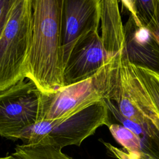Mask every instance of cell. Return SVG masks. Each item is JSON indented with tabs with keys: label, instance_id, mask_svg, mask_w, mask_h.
Returning <instances> with one entry per match:
<instances>
[{
	"label": "cell",
	"instance_id": "6da1fadb",
	"mask_svg": "<svg viewBox=\"0 0 159 159\" xmlns=\"http://www.w3.org/2000/svg\"><path fill=\"white\" fill-rule=\"evenodd\" d=\"M63 0H32V35L27 78L44 94L63 87Z\"/></svg>",
	"mask_w": 159,
	"mask_h": 159
},
{
	"label": "cell",
	"instance_id": "7a4b0ae2",
	"mask_svg": "<svg viewBox=\"0 0 159 159\" xmlns=\"http://www.w3.org/2000/svg\"><path fill=\"white\" fill-rule=\"evenodd\" d=\"M120 54L83 81L53 93L41 92L38 120L65 118L96 102L109 99L117 79Z\"/></svg>",
	"mask_w": 159,
	"mask_h": 159
},
{
	"label": "cell",
	"instance_id": "3957f363",
	"mask_svg": "<svg viewBox=\"0 0 159 159\" xmlns=\"http://www.w3.org/2000/svg\"><path fill=\"white\" fill-rule=\"evenodd\" d=\"M32 16V0L14 1L0 38V93L27 78Z\"/></svg>",
	"mask_w": 159,
	"mask_h": 159
},
{
	"label": "cell",
	"instance_id": "277c9868",
	"mask_svg": "<svg viewBox=\"0 0 159 159\" xmlns=\"http://www.w3.org/2000/svg\"><path fill=\"white\" fill-rule=\"evenodd\" d=\"M109 114L106 101H98L65 118L38 120L20 139L24 145L48 144L61 149L68 145L80 146L98 127L111 123Z\"/></svg>",
	"mask_w": 159,
	"mask_h": 159
},
{
	"label": "cell",
	"instance_id": "5b68a950",
	"mask_svg": "<svg viewBox=\"0 0 159 159\" xmlns=\"http://www.w3.org/2000/svg\"><path fill=\"white\" fill-rule=\"evenodd\" d=\"M108 100L125 119L137 124H152L159 130V114L134 71L124 48L120 54L116 81Z\"/></svg>",
	"mask_w": 159,
	"mask_h": 159
},
{
	"label": "cell",
	"instance_id": "8992f818",
	"mask_svg": "<svg viewBox=\"0 0 159 159\" xmlns=\"http://www.w3.org/2000/svg\"><path fill=\"white\" fill-rule=\"evenodd\" d=\"M41 91L29 80L0 93V136L16 140L38 120Z\"/></svg>",
	"mask_w": 159,
	"mask_h": 159
},
{
	"label": "cell",
	"instance_id": "52a82bcc",
	"mask_svg": "<svg viewBox=\"0 0 159 159\" xmlns=\"http://www.w3.org/2000/svg\"><path fill=\"white\" fill-rule=\"evenodd\" d=\"M101 0H63L61 36L64 66L76 42L98 30Z\"/></svg>",
	"mask_w": 159,
	"mask_h": 159
},
{
	"label": "cell",
	"instance_id": "ba28073f",
	"mask_svg": "<svg viewBox=\"0 0 159 159\" xmlns=\"http://www.w3.org/2000/svg\"><path fill=\"white\" fill-rule=\"evenodd\" d=\"M112 59L104 50L98 30L90 32L76 42L65 64L64 86L92 76Z\"/></svg>",
	"mask_w": 159,
	"mask_h": 159
},
{
	"label": "cell",
	"instance_id": "9c48e42d",
	"mask_svg": "<svg viewBox=\"0 0 159 159\" xmlns=\"http://www.w3.org/2000/svg\"><path fill=\"white\" fill-rule=\"evenodd\" d=\"M124 31V52L129 63L159 75V45L150 31L130 14Z\"/></svg>",
	"mask_w": 159,
	"mask_h": 159
},
{
	"label": "cell",
	"instance_id": "30bf717a",
	"mask_svg": "<svg viewBox=\"0 0 159 159\" xmlns=\"http://www.w3.org/2000/svg\"><path fill=\"white\" fill-rule=\"evenodd\" d=\"M101 39L104 50L112 59L124 48V31L118 1L101 0Z\"/></svg>",
	"mask_w": 159,
	"mask_h": 159
},
{
	"label": "cell",
	"instance_id": "8fae6325",
	"mask_svg": "<svg viewBox=\"0 0 159 159\" xmlns=\"http://www.w3.org/2000/svg\"><path fill=\"white\" fill-rule=\"evenodd\" d=\"M109 112L120 124L132 131L139 139L142 153L153 159H159V130L153 125L137 124L123 117L109 100H104Z\"/></svg>",
	"mask_w": 159,
	"mask_h": 159
},
{
	"label": "cell",
	"instance_id": "7c38bea8",
	"mask_svg": "<svg viewBox=\"0 0 159 159\" xmlns=\"http://www.w3.org/2000/svg\"><path fill=\"white\" fill-rule=\"evenodd\" d=\"M6 159H71L62 153L61 148L48 145H18L15 152L4 157Z\"/></svg>",
	"mask_w": 159,
	"mask_h": 159
},
{
	"label": "cell",
	"instance_id": "4fadbf2b",
	"mask_svg": "<svg viewBox=\"0 0 159 159\" xmlns=\"http://www.w3.org/2000/svg\"><path fill=\"white\" fill-rule=\"evenodd\" d=\"M120 2L122 7H124L129 12L135 22L146 28L154 16L157 0H129Z\"/></svg>",
	"mask_w": 159,
	"mask_h": 159
},
{
	"label": "cell",
	"instance_id": "5bb4252c",
	"mask_svg": "<svg viewBox=\"0 0 159 159\" xmlns=\"http://www.w3.org/2000/svg\"><path fill=\"white\" fill-rule=\"evenodd\" d=\"M114 139L126 152L139 155L142 153V145L138 137L122 124L111 123L108 126Z\"/></svg>",
	"mask_w": 159,
	"mask_h": 159
},
{
	"label": "cell",
	"instance_id": "9a60e30c",
	"mask_svg": "<svg viewBox=\"0 0 159 159\" xmlns=\"http://www.w3.org/2000/svg\"><path fill=\"white\" fill-rule=\"evenodd\" d=\"M138 78L148 92L159 114V75L140 67L132 65Z\"/></svg>",
	"mask_w": 159,
	"mask_h": 159
},
{
	"label": "cell",
	"instance_id": "2e32d148",
	"mask_svg": "<svg viewBox=\"0 0 159 159\" xmlns=\"http://www.w3.org/2000/svg\"><path fill=\"white\" fill-rule=\"evenodd\" d=\"M14 1L15 0H0V38L7 25Z\"/></svg>",
	"mask_w": 159,
	"mask_h": 159
},
{
	"label": "cell",
	"instance_id": "e0dca14e",
	"mask_svg": "<svg viewBox=\"0 0 159 159\" xmlns=\"http://www.w3.org/2000/svg\"><path fill=\"white\" fill-rule=\"evenodd\" d=\"M110 154L117 159H139V155L133 153L125 152L124 150L117 148L109 143L102 141Z\"/></svg>",
	"mask_w": 159,
	"mask_h": 159
},
{
	"label": "cell",
	"instance_id": "ac0fdd59",
	"mask_svg": "<svg viewBox=\"0 0 159 159\" xmlns=\"http://www.w3.org/2000/svg\"><path fill=\"white\" fill-rule=\"evenodd\" d=\"M159 45V0H157L154 16L146 27Z\"/></svg>",
	"mask_w": 159,
	"mask_h": 159
},
{
	"label": "cell",
	"instance_id": "d6986e66",
	"mask_svg": "<svg viewBox=\"0 0 159 159\" xmlns=\"http://www.w3.org/2000/svg\"><path fill=\"white\" fill-rule=\"evenodd\" d=\"M138 155H139V159H153V158H152L150 157L148 155H145V154L142 153H141L139 154Z\"/></svg>",
	"mask_w": 159,
	"mask_h": 159
}]
</instances>
